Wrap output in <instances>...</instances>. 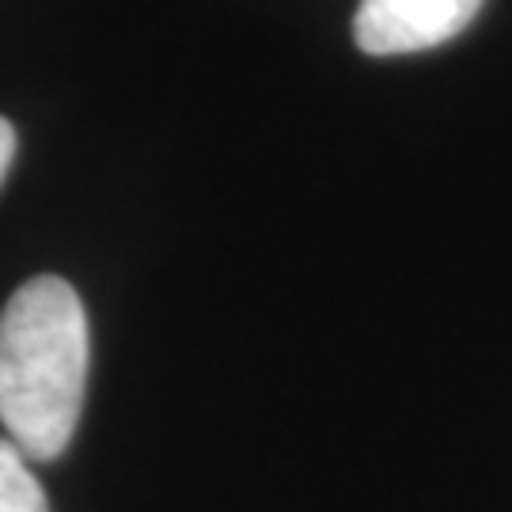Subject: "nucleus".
Returning a JSON list of instances; mask_svg holds the SVG:
<instances>
[{
	"mask_svg": "<svg viewBox=\"0 0 512 512\" xmlns=\"http://www.w3.org/2000/svg\"><path fill=\"white\" fill-rule=\"evenodd\" d=\"M12 164H16V129L8 118H0V186L8 179Z\"/></svg>",
	"mask_w": 512,
	"mask_h": 512,
	"instance_id": "4",
	"label": "nucleus"
},
{
	"mask_svg": "<svg viewBox=\"0 0 512 512\" xmlns=\"http://www.w3.org/2000/svg\"><path fill=\"white\" fill-rule=\"evenodd\" d=\"M0 512H50L46 490L27 467V456L0 437Z\"/></svg>",
	"mask_w": 512,
	"mask_h": 512,
	"instance_id": "3",
	"label": "nucleus"
},
{
	"mask_svg": "<svg viewBox=\"0 0 512 512\" xmlns=\"http://www.w3.org/2000/svg\"><path fill=\"white\" fill-rule=\"evenodd\" d=\"M486 0H361L353 38L372 57L421 54L471 27Z\"/></svg>",
	"mask_w": 512,
	"mask_h": 512,
	"instance_id": "2",
	"label": "nucleus"
},
{
	"mask_svg": "<svg viewBox=\"0 0 512 512\" xmlns=\"http://www.w3.org/2000/svg\"><path fill=\"white\" fill-rule=\"evenodd\" d=\"M88 315L65 277H31L0 311V421L27 459H57L84 410Z\"/></svg>",
	"mask_w": 512,
	"mask_h": 512,
	"instance_id": "1",
	"label": "nucleus"
}]
</instances>
